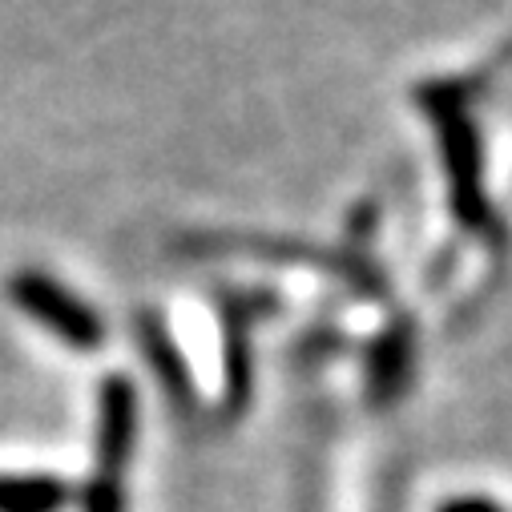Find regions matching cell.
Segmentation results:
<instances>
[{"label": "cell", "instance_id": "obj_2", "mask_svg": "<svg viewBox=\"0 0 512 512\" xmlns=\"http://www.w3.org/2000/svg\"><path fill=\"white\" fill-rule=\"evenodd\" d=\"M13 303L33 315L49 335H57L61 343L77 347V351H93L105 343V323L93 307H85L73 291H65L61 283H53L49 275H37V271H21L9 287Z\"/></svg>", "mask_w": 512, "mask_h": 512}, {"label": "cell", "instance_id": "obj_6", "mask_svg": "<svg viewBox=\"0 0 512 512\" xmlns=\"http://www.w3.org/2000/svg\"><path fill=\"white\" fill-rule=\"evenodd\" d=\"M69 484L49 472H0V512H61Z\"/></svg>", "mask_w": 512, "mask_h": 512}, {"label": "cell", "instance_id": "obj_5", "mask_svg": "<svg viewBox=\"0 0 512 512\" xmlns=\"http://www.w3.org/2000/svg\"><path fill=\"white\" fill-rule=\"evenodd\" d=\"M138 339H142V351H146V359H150L158 383L166 388V396H170L178 408H190V404H194V375H190V363L182 359L174 335L166 331V323L154 319V315H142Z\"/></svg>", "mask_w": 512, "mask_h": 512}, {"label": "cell", "instance_id": "obj_4", "mask_svg": "<svg viewBox=\"0 0 512 512\" xmlns=\"http://www.w3.org/2000/svg\"><path fill=\"white\" fill-rule=\"evenodd\" d=\"M416 371V327L408 319H396L371 343L367 355V396L375 408H392L412 383Z\"/></svg>", "mask_w": 512, "mask_h": 512}, {"label": "cell", "instance_id": "obj_1", "mask_svg": "<svg viewBox=\"0 0 512 512\" xmlns=\"http://www.w3.org/2000/svg\"><path fill=\"white\" fill-rule=\"evenodd\" d=\"M416 101L436 125L444 170L452 182V206L456 218L472 230H496L492 206L484 198V174H480V134L468 117V89L460 81H428L416 89Z\"/></svg>", "mask_w": 512, "mask_h": 512}, {"label": "cell", "instance_id": "obj_7", "mask_svg": "<svg viewBox=\"0 0 512 512\" xmlns=\"http://www.w3.org/2000/svg\"><path fill=\"white\" fill-rule=\"evenodd\" d=\"M254 303L246 307V315L234 311V303H226V404L238 416L250 404V388H254V355H250V327Z\"/></svg>", "mask_w": 512, "mask_h": 512}, {"label": "cell", "instance_id": "obj_8", "mask_svg": "<svg viewBox=\"0 0 512 512\" xmlns=\"http://www.w3.org/2000/svg\"><path fill=\"white\" fill-rule=\"evenodd\" d=\"M81 512H130V496H125V484L89 476V484L81 488Z\"/></svg>", "mask_w": 512, "mask_h": 512}, {"label": "cell", "instance_id": "obj_3", "mask_svg": "<svg viewBox=\"0 0 512 512\" xmlns=\"http://www.w3.org/2000/svg\"><path fill=\"white\" fill-rule=\"evenodd\" d=\"M138 388L130 375H105L97 392V472L101 480L125 484L138 444Z\"/></svg>", "mask_w": 512, "mask_h": 512}, {"label": "cell", "instance_id": "obj_9", "mask_svg": "<svg viewBox=\"0 0 512 512\" xmlns=\"http://www.w3.org/2000/svg\"><path fill=\"white\" fill-rule=\"evenodd\" d=\"M436 512H500V504L488 496H456V500L440 504Z\"/></svg>", "mask_w": 512, "mask_h": 512}]
</instances>
